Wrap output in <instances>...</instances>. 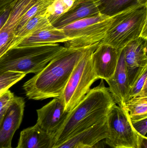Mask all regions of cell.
I'll return each instance as SVG.
<instances>
[{"label": "cell", "instance_id": "obj_14", "mask_svg": "<svg viewBox=\"0 0 147 148\" xmlns=\"http://www.w3.org/2000/svg\"><path fill=\"white\" fill-rule=\"evenodd\" d=\"M99 13L97 6L92 0H75L71 8L60 16L52 26L60 29L76 21Z\"/></svg>", "mask_w": 147, "mask_h": 148}, {"label": "cell", "instance_id": "obj_1", "mask_svg": "<svg viewBox=\"0 0 147 148\" xmlns=\"http://www.w3.org/2000/svg\"><path fill=\"white\" fill-rule=\"evenodd\" d=\"M86 49L64 47L41 71L24 84L22 88L26 96L36 101L60 97Z\"/></svg>", "mask_w": 147, "mask_h": 148}, {"label": "cell", "instance_id": "obj_21", "mask_svg": "<svg viewBox=\"0 0 147 148\" xmlns=\"http://www.w3.org/2000/svg\"><path fill=\"white\" fill-rule=\"evenodd\" d=\"M53 1L54 0H38L22 16L17 26L16 32L33 17L39 14L45 13Z\"/></svg>", "mask_w": 147, "mask_h": 148}, {"label": "cell", "instance_id": "obj_19", "mask_svg": "<svg viewBox=\"0 0 147 148\" xmlns=\"http://www.w3.org/2000/svg\"><path fill=\"white\" fill-rule=\"evenodd\" d=\"M96 4L99 12L112 16L137 3V0H92Z\"/></svg>", "mask_w": 147, "mask_h": 148}, {"label": "cell", "instance_id": "obj_13", "mask_svg": "<svg viewBox=\"0 0 147 148\" xmlns=\"http://www.w3.org/2000/svg\"><path fill=\"white\" fill-rule=\"evenodd\" d=\"M109 90L116 104L123 108L129 99L130 87L125 66L124 51H121L116 69L114 75L106 80Z\"/></svg>", "mask_w": 147, "mask_h": 148}, {"label": "cell", "instance_id": "obj_26", "mask_svg": "<svg viewBox=\"0 0 147 148\" xmlns=\"http://www.w3.org/2000/svg\"><path fill=\"white\" fill-rule=\"evenodd\" d=\"M15 2L7 5L0 10V30L7 21V20L10 15L12 7Z\"/></svg>", "mask_w": 147, "mask_h": 148}, {"label": "cell", "instance_id": "obj_17", "mask_svg": "<svg viewBox=\"0 0 147 148\" xmlns=\"http://www.w3.org/2000/svg\"><path fill=\"white\" fill-rule=\"evenodd\" d=\"M45 13V12L39 14L33 17L21 28L16 32L13 47L28 36L51 25L47 18Z\"/></svg>", "mask_w": 147, "mask_h": 148}, {"label": "cell", "instance_id": "obj_30", "mask_svg": "<svg viewBox=\"0 0 147 148\" xmlns=\"http://www.w3.org/2000/svg\"><path fill=\"white\" fill-rule=\"evenodd\" d=\"M137 3L143 5H147V0H137Z\"/></svg>", "mask_w": 147, "mask_h": 148}, {"label": "cell", "instance_id": "obj_7", "mask_svg": "<svg viewBox=\"0 0 147 148\" xmlns=\"http://www.w3.org/2000/svg\"><path fill=\"white\" fill-rule=\"evenodd\" d=\"M108 134L105 143L114 148H138L139 136L133 128L127 111L114 104L107 117Z\"/></svg>", "mask_w": 147, "mask_h": 148}, {"label": "cell", "instance_id": "obj_31", "mask_svg": "<svg viewBox=\"0 0 147 148\" xmlns=\"http://www.w3.org/2000/svg\"><path fill=\"white\" fill-rule=\"evenodd\" d=\"M5 112V113H3V114H0V123H1V120H2L3 118V116H4Z\"/></svg>", "mask_w": 147, "mask_h": 148}, {"label": "cell", "instance_id": "obj_16", "mask_svg": "<svg viewBox=\"0 0 147 148\" xmlns=\"http://www.w3.org/2000/svg\"><path fill=\"white\" fill-rule=\"evenodd\" d=\"M54 145L53 136L35 124L21 131L16 148H51Z\"/></svg>", "mask_w": 147, "mask_h": 148}, {"label": "cell", "instance_id": "obj_28", "mask_svg": "<svg viewBox=\"0 0 147 148\" xmlns=\"http://www.w3.org/2000/svg\"><path fill=\"white\" fill-rule=\"evenodd\" d=\"M94 148H114L110 147L105 143L104 140H102L94 145Z\"/></svg>", "mask_w": 147, "mask_h": 148}, {"label": "cell", "instance_id": "obj_22", "mask_svg": "<svg viewBox=\"0 0 147 148\" xmlns=\"http://www.w3.org/2000/svg\"><path fill=\"white\" fill-rule=\"evenodd\" d=\"M26 75V74L13 72H7L0 74V96Z\"/></svg>", "mask_w": 147, "mask_h": 148}, {"label": "cell", "instance_id": "obj_20", "mask_svg": "<svg viewBox=\"0 0 147 148\" xmlns=\"http://www.w3.org/2000/svg\"><path fill=\"white\" fill-rule=\"evenodd\" d=\"M75 0H54L48 7L45 15L52 25L60 16L66 13L73 5Z\"/></svg>", "mask_w": 147, "mask_h": 148}, {"label": "cell", "instance_id": "obj_23", "mask_svg": "<svg viewBox=\"0 0 147 148\" xmlns=\"http://www.w3.org/2000/svg\"><path fill=\"white\" fill-rule=\"evenodd\" d=\"M147 96V68L136 79L130 88L129 99L136 96Z\"/></svg>", "mask_w": 147, "mask_h": 148}, {"label": "cell", "instance_id": "obj_9", "mask_svg": "<svg viewBox=\"0 0 147 148\" xmlns=\"http://www.w3.org/2000/svg\"><path fill=\"white\" fill-rule=\"evenodd\" d=\"M147 39L140 38L129 42L123 48L130 87L147 68Z\"/></svg>", "mask_w": 147, "mask_h": 148}, {"label": "cell", "instance_id": "obj_5", "mask_svg": "<svg viewBox=\"0 0 147 148\" xmlns=\"http://www.w3.org/2000/svg\"><path fill=\"white\" fill-rule=\"evenodd\" d=\"M113 16H108L99 13L74 22L60 29L69 40L64 47L70 49H86L99 44L106 36Z\"/></svg>", "mask_w": 147, "mask_h": 148}, {"label": "cell", "instance_id": "obj_8", "mask_svg": "<svg viewBox=\"0 0 147 148\" xmlns=\"http://www.w3.org/2000/svg\"><path fill=\"white\" fill-rule=\"evenodd\" d=\"M36 125L44 132L54 136L63 125L69 112L61 97L54 98L50 102L37 110Z\"/></svg>", "mask_w": 147, "mask_h": 148}, {"label": "cell", "instance_id": "obj_18", "mask_svg": "<svg viewBox=\"0 0 147 148\" xmlns=\"http://www.w3.org/2000/svg\"><path fill=\"white\" fill-rule=\"evenodd\" d=\"M123 108L127 111L130 121L147 117V96L131 97L124 103Z\"/></svg>", "mask_w": 147, "mask_h": 148}, {"label": "cell", "instance_id": "obj_12", "mask_svg": "<svg viewBox=\"0 0 147 148\" xmlns=\"http://www.w3.org/2000/svg\"><path fill=\"white\" fill-rule=\"evenodd\" d=\"M107 118L84 131L70 136L51 148H90L107 138Z\"/></svg>", "mask_w": 147, "mask_h": 148}, {"label": "cell", "instance_id": "obj_29", "mask_svg": "<svg viewBox=\"0 0 147 148\" xmlns=\"http://www.w3.org/2000/svg\"><path fill=\"white\" fill-rule=\"evenodd\" d=\"M16 0H0V10L7 5L15 2Z\"/></svg>", "mask_w": 147, "mask_h": 148}, {"label": "cell", "instance_id": "obj_10", "mask_svg": "<svg viewBox=\"0 0 147 148\" xmlns=\"http://www.w3.org/2000/svg\"><path fill=\"white\" fill-rule=\"evenodd\" d=\"M25 102L16 97L0 123V148H11L13 136L22 121Z\"/></svg>", "mask_w": 147, "mask_h": 148}, {"label": "cell", "instance_id": "obj_3", "mask_svg": "<svg viewBox=\"0 0 147 148\" xmlns=\"http://www.w3.org/2000/svg\"><path fill=\"white\" fill-rule=\"evenodd\" d=\"M140 38L147 39V5L136 3L113 15L111 25L101 42L122 49Z\"/></svg>", "mask_w": 147, "mask_h": 148}, {"label": "cell", "instance_id": "obj_6", "mask_svg": "<svg viewBox=\"0 0 147 148\" xmlns=\"http://www.w3.org/2000/svg\"><path fill=\"white\" fill-rule=\"evenodd\" d=\"M98 44L86 49L70 76L60 97L66 112H70L77 106L90 90L92 84L99 79L94 72L92 62V53Z\"/></svg>", "mask_w": 147, "mask_h": 148}, {"label": "cell", "instance_id": "obj_2", "mask_svg": "<svg viewBox=\"0 0 147 148\" xmlns=\"http://www.w3.org/2000/svg\"><path fill=\"white\" fill-rule=\"evenodd\" d=\"M115 104L108 88L101 79L99 85L91 89L85 97L69 112L63 125L54 136V145L105 120Z\"/></svg>", "mask_w": 147, "mask_h": 148}, {"label": "cell", "instance_id": "obj_11", "mask_svg": "<svg viewBox=\"0 0 147 148\" xmlns=\"http://www.w3.org/2000/svg\"><path fill=\"white\" fill-rule=\"evenodd\" d=\"M122 49L102 42L98 44L92 55L93 69L98 79L106 81L114 75Z\"/></svg>", "mask_w": 147, "mask_h": 148}, {"label": "cell", "instance_id": "obj_33", "mask_svg": "<svg viewBox=\"0 0 147 148\" xmlns=\"http://www.w3.org/2000/svg\"></svg>", "mask_w": 147, "mask_h": 148}, {"label": "cell", "instance_id": "obj_25", "mask_svg": "<svg viewBox=\"0 0 147 148\" xmlns=\"http://www.w3.org/2000/svg\"><path fill=\"white\" fill-rule=\"evenodd\" d=\"M130 121L133 128L137 134L142 137H147V117Z\"/></svg>", "mask_w": 147, "mask_h": 148}, {"label": "cell", "instance_id": "obj_27", "mask_svg": "<svg viewBox=\"0 0 147 148\" xmlns=\"http://www.w3.org/2000/svg\"><path fill=\"white\" fill-rule=\"evenodd\" d=\"M138 148H147V138L139 136Z\"/></svg>", "mask_w": 147, "mask_h": 148}, {"label": "cell", "instance_id": "obj_24", "mask_svg": "<svg viewBox=\"0 0 147 148\" xmlns=\"http://www.w3.org/2000/svg\"><path fill=\"white\" fill-rule=\"evenodd\" d=\"M15 97L14 93L9 90L0 96V114L7 111Z\"/></svg>", "mask_w": 147, "mask_h": 148}, {"label": "cell", "instance_id": "obj_4", "mask_svg": "<svg viewBox=\"0 0 147 148\" xmlns=\"http://www.w3.org/2000/svg\"><path fill=\"white\" fill-rule=\"evenodd\" d=\"M64 47L59 43L11 48L0 58V74H27L41 71Z\"/></svg>", "mask_w": 147, "mask_h": 148}, {"label": "cell", "instance_id": "obj_32", "mask_svg": "<svg viewBox=\"0 0 147 148\" xmlns=\"http://www.w3.org/2000/svg\"><path fill=\"white\" fill-rule=\"evenodd\" d=\"M90 148H94V147H92Z\"/></svg>", "mask_w": 147, "mask_h": 148}, {"label": "cell", "instance_id": "obj_15", "mask_svg": "<svg viewBox=\"0 0 147 148\" xmlns=\"http://www.w3.org/2000/svg\"><path fill=\"white\" fill-rule=\"evenodd\" d=\"M68 40L69 39L62 29L56 28L51 25L28 36L12 48L64 43Z\"/></svg>", "mask_w": 147, "mask_h": 148}]
</instances>
